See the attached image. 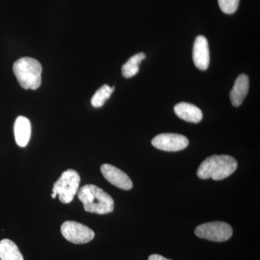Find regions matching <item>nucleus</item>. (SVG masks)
<instances>
[{
  "label": "nucleus",
  "instance_id": "f257e3e1",
  "mask_svg": "<svg viewBox=\"0 0 260 260\" xmlns=\"http://www.w3.org/2000/svg\"><path fill=\"white\" fill-rule=\"evenodd\" d=\"M78 197L83 203L84 210L88 213L104 215L114 211V200L99 186L86 184L78 191Z\"/></svg>",
  "mask_w": 260,
  "mask_h": 260
},
{
  "label": "nucleus",
  "instance_id": "f03ea898",
  "mask_svg": "<svg viewBox=\"0 0 260 260\" xmlns=\"http://www.w3.org/2000/svg\"><path fill=\"white\" fill-rule=\"evenodd\" d=\"M237 167V160L230 155H213L202 162L197 174L202 179L222 180L232 175Z\"/></svg>",
  "mask_w": 260,
  "mask_h": 260
},
{
  "label": "nucleus",
  "instance_id": "7ed1b4c3",
  "mask_svg": "<svg viewBox=\"0 0 260 260\" xmlns=\"http://www.w3.org/2000/svg\"><path fill=\"white\" fill-rule=\"evenodd\" d=\"M13 73L22 88L37 90L42 84V66L34 58L22 57L13 64Z\"/></svg>",
  "mask_w": 260,
  "mask_h": 260
},
{
  "label": "nucleus",
  "instance_id": "20e7f679",
  "mask_svg": "<svg viewBox=\"0 0 260 260\" xmlns=\"http://www.w3.org/2000/svg\"><path fill=\"white\" fill-rule=\"evenodd\" d=\"M80 182L79 174L73 169H68L62 173L59 179L53 186L51 198L55 199L56 195L64 204L71 203L78 193Z\"/></svg>",
  "mask_w": 260,
  "mask_h": 260
},
{
  "label": "nucleus",
  "instance_id": "39448f33",
  "mask_svg": "<svg viewBox=\"0 0 260 260\" xmlns=\"http://www.w3.org/2000/svg\"><path fill=\"white\" fill-rule=\"evenodd\" d=\"M195 234L200 239L212 242H223L229 240L233 235V229L225 222H210L198 225L195 229Z\"/></svg>",
  "mask_w": 260,
  "mask_h": 260
},
{
  "label": "nucleus",
  "instance_id": "423d86ee",
  "mask_svg": "<svg viewBox=\"0 0 260 260\" xmlns=\"http://www.w3.org/2000/svg\"><path fill=\"white\" fill-rule=\"evenodd\" d=\"M61 233L65 239L75 244H86L95 237V233L90 228L72 220L65 221L61 225Z\"/></svg>",
  "mask_w": 260,
  "mask_h": 260
},
{
  "label": "nucleus",
  "instance_id": "0eeeda50",
  "mask_svg": "<svg viewBox=\"0 0 260 260\" xmlns=\"http://www.w3.org/2000/svg\"><path fill=\"white\" fill-rule=\"evenodd\" d=\"M152 145L164 151L176 152L185 149L189 145V140L184 135L162 133L152 140Z\"/></svg>",
  "mask_w": 260,
  "mask_h": 260
},
{
  "label": "nucleus",
  "instance_id": "6e6552de",
  "mask_svg": "<svg viewBox=\"0 0 260 260\" xmlns=\"http://www.w3.org/2000/svg\"><path fill=\"white\" fill-rule=\"evenodd\" d=\"M103 176L109 182L124 190H129L133 188V183L127 174L110 164H103L101 167Z\"/></svg>",
  "mask_w": 260,
  "mask_h": 260
},
{
  "label": "nucleus",
  "instance_id": "1a4fd4ad",
  "mask_svg": "<svg viewBox=\"0 0 260 260\" xmlns=\"http://www.w3.org/2000/svg\"><path fill=\"white\" fill-rule=\"evenodd\" d=\"M193 61L198 69L206 70L210 64V50L208 40L203 36L195 39L193 47Z\"/></svg>",
  "mask_w": 260,
  "mask_h": 260
},
{
  "label": "nucleus",
  "instance_id": "9d476101",
  "mask_svg": "<svg viewBox=\"0 0 260 260\" xmlns=\"http://www.w3.org/2000/svg\"><path fill=\"white\" fill-rule=\"evenodd\" d=\"M15 142L19 147L24 148L28 144L31 136V124L28 118L19 116L14 124Z\"/></svg>",
  "mask_w": 260,
  "mask_h": 260
},
{
  "label": "nucleus",
  "instance_id": "9b49d317",
  "mask_svg": "<svg viewBox=\"0 0 260 260\" xmlns=\"http://www.w3.org/2000/svg\"><path fill=\"white\" fill-rule=\"evenodd\" d=\"M249 88V77L246 74L239 75L230 93L232 105L238 107L242 105Z\"/></svg>",
  "mask_w": 260,
  "mask_h": 260
},
{
  "label": "nucleus",
  "instance_id": "f8f14e48",
  "mask_svg": "<svg viewBox=\"0 0 260 260\" xmlns=\"http://www.w3.org/2000/svg\"><path fill=\"white\" fill-rule=\"evenodd\" d=\"M175 114L188 122L198 123L203 119V112L199 108L189 103L181 102L174 107Z\"/></svg>",
  "mask_w": 260,
  "mask_h": 260
},
{
  "label": "nucleus",
  "instance_id": "ddd939ff",
  "mask_svg": "<svg viewBox=\"0 0 260 260\" xmlns=\"http://www.w3.org/2000/svg\"><path fill=\"white\" fill-rule=\"evenodd\" d=\"M0 259L24 260L18 246L10 239H3L0 242Z\"/></svg>",
  "mask_w": 260,
  "mask_h": 260
},
{
  "label": "nucleus",
  "instance_id": "4468645a",
  "mask_svg": "<svg viewBox=\"0 0 260 260\" xmlns=\"http://www.w3.org/2000/svg\"><path fill=\"white\" fill-rule=\"evenodd\" d=\"M145 57L146 56L143 52L138 53L130 57L121 68L123 76L125 78H130L138 74L140 70L139 65Z\"/></svg>",
  "mask_w": 260,
  "mask_h": 260
},
{
  "label": "nucleus",
  "instance_id": "2eb2a0df",
  "mask_svg": "<svg viewBox=\"0 0 260 260\" xmlns=\"http://www.w3.org/2000/svg\"><path fill=\"white\" fill-rule=\"evenodd\" d=\"M114 88H111L109 85H104L95 92L92 97L91 104L93 107L100 108L104 106L105 102L110 98L114 91Z\"/></svg>",
  "mask_w": 260,
  "mask_h": 260
},
{
  "label": "nucleus",
  "instance_id": "dca6fc26",
  "mask_svg": "<svg viewBox=\"0 0 260 260\" xmlns=\"http://www.w3.org/2000/svg\"><path fill=\"white\" fill-rule=\"evenodd\" d=\"M240 0H218L220 10L225 14H233L239 8Z\"/></svg>",
  "mask_w": 260,
  "mask_h": 260
},
{
  "label": "nucleus",
  "instance_id": "f3484780",
  "mask_svg": "<svg viewBox=\"0 0 260 260\" xmlns=\"http://www.w3.org/2000/svg\"><path fill=\"white\" fill-rule=\"evenodd\" d=\"M148 260H172L167 259V258L164 257L161 255H159V254H152L149 256Z\"/></svg>",
  "mask_w": 260,
  "mask_h": 260
}]
</instances>
